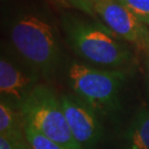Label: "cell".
<instances>
[{
	"label": "cell",
	"instance_id": "7a4b0ae2",
	"mask_svg": "<svg viewBox=\"0 0 149 149\" xmlns=\"http://www.w3.org/2000/svg\"><path fill=\"white\" fill-rule=\"evenodd\" d=\"M12 47L38 75L50 79L62 59L58 37L51 23L37 13H21L10 27Z\"/></svg>",
	"mask_w": 149,
	"mask_h": 149
},
{
	"label": "cell",
	"instance_id": "30bf717a",
	"mask_svg": "<svg viewBox=\"0 0 149 149\" xmlns=\"http://www.w3.org/2000/svg\"><path fill=\"white\" fill-rule=\"evenodd\" d=\"M26 134H27L28 141L32 149H69L48 139L27 125H26Z\"/></svg>",
	"mask_w": 149,
	"mask_h": 149
},
{
	"label": "cell",
	"instance_id": "3957f363",
	"mask_svg": "<svg viewBox=\"0 0 149 149\" xmlns=\"http://www.w3.org/2000/svg\"><path fill=\"white\" fill-rule=\"evenodd\" d=\"M126 79L125 71L100 69L77 61H72L68 68V82L73 93L98 116H108L119 109V94Z\"/></svg>",
	"mask_w": 149,
	"mask_h": 149
},
{
	"label": "cell",
	"instance_id": "8fae6325",
	"mask_svg": "<svg viewBox=\"0 0 149 149\" xmlns=\"http://www.w3.org/2000/svg\"><path fill=\"white\" fill-rule=\"evenodd\" d=\"M140 21L149 26V0H117Z\"/></svg>",
	"mask_w": 149,
	"mask_h": 149
},
{
	"label": "cell",
	"instance_id": "5bb4252c",
	"mask_svg": "<svg viewBox=\"0 0 149 149\" xmlns=\"http://www.w3.org/2000/svg\"><path fill=\"white\" fill-rule=\"evenodd\" d=\"M149 58V55H148ZM148 94H149V59H148Z\"/></svg>",
	"mask_w": 149,
	"mask_h": 149
},
{
	"label": "cell",
	"instance_id": "6da1fadb",
	"mask_svg": "<svg viewBox=\"0 0 149 149\" xmlns=\"http://www.w3.org/2000/svg\"><path fill=\"white\" fill-rule=\"evenodd\" d=\"M61 23L70 48L86 62L122 71L133 65L130 50L105 24L73 15H64Z\"/></svg>",
	"mask_w": 149,
	"mask_h": 149
},
{
	"label": "cell",
	"instance_id": "ba28073f",
	"mask_svg": "<svg viewBox=\"0 0 149 149\" xmlns=\"http://www.w3.org/2000/svg\"><path fill=\"white\" fill-rule=\"evenodd\" d=\"M0 136L18 145H29L26 123L19 109L5 100L0 101Z\"/></svg>",
	"mask_w": 149,
	"mask_h": 149
},
{
	"label": "cell",
	"instance_id": "4fadbf2b",
	"mask_svg": "<svg viewBox=\"0 0 149 149\" xmlns=\"http://www.w3.org/2000/svg\"><path fill=\"white\" fill-rule=\"evenodd\" d=\"M0 149H32V148L31 146H30V144L22 146V145L15 144L13 141H11L9 139L0 136Z\"/></svg>",
	"mask_w": 149,
	"mask_h": 149
},
{
	"label": "cell",
	"instance_id": "8992f818",
	"mask_svg": "<svg viewBox=\"0 0 149 149\" xmlns=\"http://www.w3.org/2000/svg\"><path fill=\"white\" fill-rule=\"evenodd\" d=\"M60 100L74 139L84 149L95 147L104 133L98 114L76 95L63 94Z\"/></svg>",
	"mask_w": 149,
	"mask_h": 149
},
{
	"label": "cell",
	"instance_id": "9c48e42d",
	"mask_svg": "<svg viewBox=\"0 0 149 149\" xmlns=\"http://www.w3.org/2000/svg\"><path fill=\"white\" fill-rule=\"evenodd\" d=\"M123 139V149H149V108L136 114Z\"/></svg>",
	"mask_w": 149,
	"mask_h": 149
},
{
	"label": "cell",
	"instance_id": "277c9868",
	"mask_svg": "<svg viewBox=\"0 0 149 149\" xmlns=\"http://www.w3.org/2000/svg\"><path fill=\"white\" fill-rule=\"evenodd\" d=\"M26 125L69 149H84L71 133L60 97L52 88L38 84L18 106Z\"/></svg>",
	"mask_w": 149,
	"mask_h": 149
},
{
	"label": "cell",
	"instance_id": "52a82bcc",
	"mask_svg": "<svg viewBox=\"0 0 149 149\" xmlns=\"http://www.w3.org/2000/svg\"><path fill=\"white\" fill-rule=\"evenodd\" d=\"M40 75L34 71H24L5 55L0 59V94L11 105L18 106L27 98L37 84Z\"/></svg>",
	"mask_w": 149,
	"mask_h": 149
},
{
	"label": "cell",
	"instance_id": "5b68a950",
	"mask_svg": "<svg viewBox=\"0 0 149 149\" xmlns=\"http://www.w3.org/2000/svg\"><path fill=\"white\" fill-rule=\"evenodd\" d=\"M92 17L100 19L117 37L149 55V30L117 0H93Z\"/></svg>",
	"mask_w": 149,
	"mask_h": 149
},
{
	"label": "cell",
	"instance_id": "7c38bea8",
	"mask_svg": "<svg viewBox=\"0 0 149 149\" xmlns=\"http://www.w3.org/2000/svg\"><path fill=\"white\" fill-rule=\"evenodd\" d=\"M58 1H61L66 6L84 11L85 13L92 16V1L93 0H58Z\"/></svg>",
	"mask_w": 149,
	"mask_h": 149
}]
</instances>
